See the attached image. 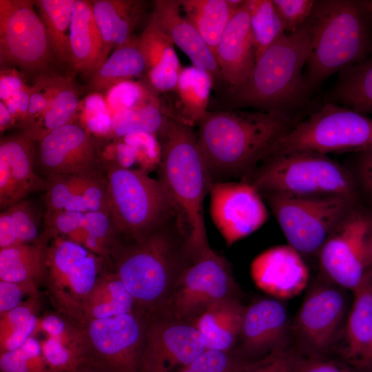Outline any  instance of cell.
<instances>
[{
	"mask_svg": "<svg viewBox=\"0 0 372 372\" xmlns=\"http://www.w3.org/2000/svg\"><path fill=\"white\" fill-rule=\"evenodd\" d=\"M329 102L363 114H372V52L338 72Z\"/></svg>",
	"mask_w": 372,
	"mask_h": 372,
	"instance_id": "32",
	"label": "cell"
},
{
	"mask_svg": "<svg viewBox=\"0 0 372 372\" xmlns=\"http://www.w3.org/2000/svg\"><path fill=\"white\" fill-rule=\"evenodd\" d=\"M39 333H43L45 335L50 336L85 355V338L83 326L59 313H46L40 317Z\"/></svg>",
	"mask_w": 372,
	"mask_h": 372,
	"instance_id": "40",
	"label": "cell"
},
{
	"mask_svg": "<svg viewBox=\"0 0 372 372\" xmlns=\"http://www.w3.org/2000/svg\"><path fill=\"white\" fill-rule=\"evenodd\" d=\"M79 93L72 79L48 73V94L39 118L21 131L37 142L54 130L74 122L79 110Z\"/></svg>",
	"mask_w": 372,
	"mask_h": 372,
	"instance_id": "28",
	"label": "cell"
},
{
	"mask_svg": "<svg viewBox=\"0 0 372 372\" xmlns=\"http://www.w3.org/2000/svg\"><path fill=\"white\" fill-rule=\"evenodd\" d=\"M36 142L24 132L0 141V208L3 211L29 194L45 191L47 180L36 170Z\"/></svg>",
	"mask_w": 372,
	"mask_h": 372,
	"instance_id": "19",
	"label": "cell"
},
{
	"mask_svg": "<svg viewBox=\"0 0 372 372\" xmlns=\"http://www.w3.org/2000/svg\"><path fill=\"white\" fill-rule=\"evenodd\" d=\"M85 213L60 210L45 211L43 233L50 239L56 236L69 237L83 227Z\"/></svg>",
	"mask_w": 372,
	"mask_h": 372,
	"instance_id": "49",
	"label": "cell"
},
{
	"mask_svg": "<svg viewBox=\"0 0 372 372\" xmlns=\"http://www.w3.org/2000/svg\"><path fill=\"white\" fill-rule=\"evenodd\" d=\"M50 239L43 233L34 242L0 249V280L31 282L47 281V251Z\"/></svg>",
	"mask_w": 372,
	"mask_h": 372,
	"instance_id": "29",
	"label": "cell"
},
{
	"mask_svg": "<svg viewBox=\"0 0 372 372\" xmlns=\"http://www.w3.org/2000/svg\"><path fill=\"white\" fill-rule=\"evenodd\" d=\"M311 40L308 21L283 35L256 60L242 84L227 89V101L234 108L253 107L294 121L290 112L303 106L311 94L303 73Z\"/></svg>",
	"mask_w": 372,
	"mask_h": 372,
	"instance_id": "4",
	"label": "cell"
},
{
	"mask_svg": "<svg viewBox=\"0 0 372 372\" xmlns=\"http://www.w3.org/2000/svg\"><path fill=\"white\" fill-rule=\"evenodd\" d=\"M83 176L59 175L48 178L45 190V211L66 210L81 194Z\"/></svg>",
	"mask_w": 372,
	"mask_h": 372,
	"instance_id": "42",
	"label": "cell"
},
{
	"mask_svg": "<svg viewBox=\"0 0 372 372\" xmlns=\"http://www.w3.org/2000/svg\"><path fill=\"white\" fill-rule=\"evenodd\" d=\"M209 194L211 219L228 246L251 234L267 220L262 197L249 183L216 182Z\"/></svg>",
	"mask_w": 372,
	"mask_h": 372,
	"instance_id": "18",
	"label": "cell"
},
{
	"mask_svg": "<svg viewBox=\"0 0 372 372\" xmlns=\"http://www.w3.org/2000/svg\"><path fill=\"white\" fill-rule=\"evenodd\" d=\"M246 363L230 352L206 349L178 372H238Z\"/></svg>",
	"mask_w": 372,
	"mask_h": 372,
	"instance_id": "45",
	"label": "cell"
},
{
	"mask_svg": "<svg viewBox=\"0 0 372 372\" xmlns=\"http://www.w3.org/2000/svg\"><path fill=\"white\" fill-rule=\"evenodd\" d=\"M105 258L63 236L50 239L47 251V287L58 312L83 326V307Z\"/></svg>",
	"mask_w": 372,
	"mask_h": 372,
	"instance_id": "10",
	"label": "cell"
},
{
	"mask_svg": "<svg viewBox=\"0 0 372 372\" xmlns=\"http://www.w3.org/2000/svg\"><path fill=\"white\" fill-rule=\"evenodd\" d=\"M260 194L357 198L352 176L327 154L298 152L269 158L243 176Z\"/></svg>",
	"mask_w": 372,
	"mask_h": 372,
	"instance_id": "6",
	"label": "cell"
},
{
	"mask_svg": "<svg viewBox=\"0 0 372 372\" xmlns=\"http://www.w3.org/2000/svg\"><path fill=\"white\" fill-rule=\"evenodd\" d=\"M75 0H39L34 1L44 23L53 56L71 64L70 25Z\"/></svg>",
	"mask_w": 372,
	"mask_h": 372,
	"instance_id": "36",
	"label": "cell"
},
{
	"mask_svg": "<svg viewBox=\"0 0 372 372\" xmlns=\"http://www.w3.org/2000/svg\"><path fill=\"white\" fill-rule=\"evenodd\" d=\"M234 285L228 262L209 247L191 258L161 313L192 322L209 304L234 297Z\"/></svg>",
	"mask_w": 372,
	"mask_h": 372,
	"instance_id": "12",
	"label": "cell"
},
{
	"mask_svg": "<svg viewBox=\"0 0 372 372\" xmlns=\"http://www.w3.org/2000/svg\"><path fill=\"white\" fill-rule=\"evenodd\" d=\"M368 254L372 268V216H370V228L367 240Z\"/></svg>",
	"mask_w": 372,
	"mask_h": 372,
	"instance_id": "59",
	"label": "cell"
},
{
	"mask_svg": "<svg viewBox=\"0 0 372 372\" xmlns=\"http://www.w3.org/2000/svg\"><path fill=\"white\" fill-rule=\"evenodd\" d=\"M247 5L256 61L269 47L287 33L272 0H247Z\"/></svg>",
	"mask_w": 372,
	"mask_h": 372,
	"instance_id": "38",
	"label": "cell"
},
{
	"mask_svg": "<svg viewBox=\"0 0 372 372\" xmlns=\"http://www.w3.org/2000/svg\"><path fill=\"white\" fill-rule=\"evenodd\" d=\"M83 228L88 234L100 241L110 254L121 237L110 213L106 211L85 213Z\"/></svg>",
	"mask_w": 372,
	"mask_h": 372,
	"instance_id": "47",
	"label": "cell"
},
{
	"mask_svg": "<svg viewBox=\"0 0 372 372\" xmlns=\"http://www.w3.org/2000/svg\"><path fill=\"white\" fill-rule=\"evenodd\" d=\"M215 58L223 81L228 88L240 86L251 72L256 54L247 0L238 8L223 32Z\"/></svg>",
	"mask_w": 372,
	"mask_h": 372,
	"instance_id": "22",
	"label": "cell"
},
{
	"mask_svg": "<svg viewBox=\"0 0 372 372\" xmlns=\"http://www.w3.org/2000/svg\"><path fill=\"white\" fill-rule=\"evenodd\" d=\"M158 138V180L171 201L190 256H196L210 247L203 201L214 183L192 125L171 118Z\"/></svg>",
	"mask_w": 372,
	"mask_h": 372,
	"instance_id": "2",
	"label": "cell"
},
{
	"mask_svg": "<svg viewBox=\"0 0 372 372\" xmlns=\"http://www.w3.org/2000/svg\"><path fill=\"white\" fill-rule=\"evenodd\" d=\"M140 372H178L207 349L189 322L158 313L145 318Z\"/></svg>",
	"mask_w": 372,
	"mask_h": 372,
	"instance_id": "16",
	"label": "cell"
},
{
	"mask_svg": "<svg viewBox=\"0 0 372 372\" xmlns=\"http://www.w3.org/2000/svg\"><path fill=\"white\" fill-rule=\"evenodd\" d=\"M294 358L284 349H279L255 362H247L238 372H293Z\"/></svg>",
	"mask_w": 372,
	"mask_h": 372,
	"instance_id": "52",
	"label": "cell"
},
{
	"mask_svg": "<svg viewBox=\"0 0 372 372\" xmlns=\"http://www.w3.org/2000/svg\"><path fill=\"white\" fill-rule=\"evenodd\" d=\"M95 22L109 52L113 46H124L132 41V32L142 12V3L131 0L91 1Z\"/></svg>",
	"mask_w": 372,
	"mask_h": 372,
	"instance_id": "30",
	"label": "cell"
},
{
	"mask_svg": "<svg viewBox=\"0 0 372 372\" xmlns=\"http://www.w3.org/2000/svg\"><path fill=\"white\" fill-rule=\"evenodd\" d=\"M145 326L137 311L87 321L83 364L100 372H140Z\"/></svg>",
	"mask_w": 372,
	"mask_h": 372,
	"instance_id": "11",
	"label": "cell"
},
{
	"mask_svg": "<svg viewBox=\"0 0 372 372\" xmlns=\"http://www.w3.org/2000/svg\"><path fill=\"white\" fill-rule=\"evenodd\" d=\"M372 149V118L331 102L296 123L269 148L264 161L286 154H323Z\"/></svg>",
	"mask_w": 372,
	"mask_h": 372,
	"instance_id": "8",
	"label": "cell"
},
{
	"mask_svg": "<svg viewBox=\"0 0 372 372\" xmlns=\"http://www.w3.org/2000/svg\"><path fill=\"white\" fill-rule=\"evenodd\" d=\"M109 212L121 236L141 239L176 216L158 180L105 159Z\"/></svg>",
	"mask_w": 372,
	"mask_h": 372,
	"instance_id": "7",
	"label": "cell"
},
{
	"mask_svg": "<svg viewBox=\"0 0 372 372\" xmlns=\"http://www.w3.org/2000/svg\"><path fill=\"white\" fill-rule=\"evenodd\" d=\"M110 256L113 271L132 295L136 310L162 312L191 258L176 216L138 240L118 241Z\"/></svg>",
	"mask_w": 372,
	"mask_h": 372,
	"instance_id": "1",
	"label": "cell"
},
{
	"mask_svg": "<svg viewBox=\"0 0 372 372\" xmlns=\"http://www.w3.org/2000/svg\"><path fill=\"white\" fill-rule=\"evenodd\" d=\"M34 1H0V61L30 72H44L53 56Z\"/></svg>",
	"mask_w": 372,
	"mask_h": 372,
	"instance_id": "13",
	"label": "cell"
},
{
	"mask_svg": "<svg viewBox=\"0 0 372 372\" xmlns=\"http://www.w3.org/2000/svg\"><path fill=\"white\" fill-rule=\"evenodd\" d=\"M293 372H359L355 369L324 360L312 355L309 358L295 355Z\"/></svg>",
	"mask_w": 372,
	"mask_h": 372,
	"instance_id": "53",
	"label": "cell"
},
{
	"mask_svg": "<svg viewBox=\"0 0 372 372\" xmlns=\"http://www.w3.org/2000/svg\"><path fill=\"white\" fill-rule=\"evenodd\" d=\"M70 46L71 65L90 78L107 59L109 52L95 22L91 1L75 0Z\"/></svg>",
	"mask_w": 372,
	"mask_h": 372,
	"instance_id": "26",
	"label": "cell"
},
{
	"mask_svg": "<svg viewBox=\"0 0 372 372\" xmlns=\"http://www.w3.org/2000/svg\"><path fill=\"white\" fill-rule=\"evenodd\" d=\"M214 85L211 76L194 65L182 68L176 87L178 115L177 119L193 125L207 113L209 96Z\"/></svg>",
	"mask_w": 372,
	"mask_h": 372,
	"instance_id": "34",
	"label": "cell"
},
{
	"mask_svg": "<svg viewBox=\"0 0 372 372\" xmlns=\"http://www.w3.org/2000/svg\"><path fill=\"white\" fill-rule=\"evenodd\" d=\"M342 288L324 280L313 285L294 319L293 330L312 355L329 350L344 324L347 307Z\"/></svg>",
	"mask_w": 372,
	"mask_h": 372,
	"instance_id": "17",
	"label": "cell"
},
{
	"mask_svg": "<svg viewBox=\"0 0 372 372\" xmlns=\"http://www.w3.org/2000/svg\"><path fill=\"white\" fill-rule=\"evenodd\" d=\"M96 135L75 121L50 132L36 147V170L44 179L59 175L106 174Z\"/></svg>",
	"mask_w": 372,
	"mask_h": 372,
	"instance_id": "14",
	"label": "cell"
},
{
	"mask_svg": "<svg viewBox=\"0 0 372 372\" xmlns=\"http://www.w3.org/2000/svg\"><path fill=\"white\" fill-rule=\"evenodd\" d=\"M70 372H100V371L93 368H91L85 364H82L78 369Z\"/></svg>",
	"mask_w": 372,
	"mask_h": 372,
	"instance_id": "60",
	"label": "cell"
},
{
	"mask_svg": "<svg viewBox=\"0 0 372 372\" xmlns=\"http://www.w3.org/2000/svg\"><path fill=\"white\" fill-rule=\"evenodd\" d=\"M25 296H39V285L0 280V316L22 304Z\"/></svg>",
	"mask_w": 372,
	"mask_h": 372,
	"instance_id": "51",
	"label": "cell"
},
{
	"mask_svg": "<svg viewBox=\"0 0 372 372\" xmlns=\"http://www.w3.org/2000/svg\"><path fill=\"white\" fill-rule=\"evenodd\" d=\"M250 273L257 287L276 299L299 295L309 278L301 254L289 245L273 247L260 253L253 260Z\"/></svg>",
	"mask_w": 372,
	"mask_h": 372,
	"instance_id": "20",
	"label": "cell"
},
{
	"mask_svg": "<svg viewBox=\"0 0 372 372\" xmlns=\"http://www.w3.org/2000/svg\"><path fill=\"white\" fill-rule=\"evenodd\" d=\"M358 173L363 189L372 200V149L360 152Z\"/></svg>",
	"mask_w": 372,
	"mask_h": 372,
	"instance_id": "56",
	"label": "cell"
},
{
	"mask_svg": "<svg viewBox=\"0 0 372 372\" xmlns=\"http://www.w3.org/2000/svg\"><path fill=\"white\" fill-rule=\"evenodd\" d=\"M170 118L155 98L137 108L114 114L112 116V131L118 137L140 131L158 137Z\"/></svg>",
	"mask_w": 372,
	"mask_h": 372,
	"instance_id": "37",
	"label": "cell"
},
{
	"mask_svg": "<svg viewBox=\"0 0 372 372\" xmlns=\"http://www.w3.org/2000/svg\"><path fill=\"white\" fill-rule=\"evenodd\" d=\"M288 329L285 306L276 298H263L245 307L240 335L243 354L264 357L284 349Z\"/></svg>",
	"mask_w": 372,
	"mask_h": 372,
	"instance_id": "21",
	"label": "cell"
},
{
	"mask_svg": "<svg viewBox=\"0 0 372 372\" xmlns=\"http://www.w3.org/2000/svg\"><path fill=\"white\" fill-rule=\"evenodd\" d=\"M307 21L311 40L304 76L311 93L372 52V19L362 0H316Z\"/></svg>",
	"mask_w": 372,
	"mask_h": 372,
	"instance_id": "5",
	"label": "cell"
},
{
	"mask_svg": "<svg viewBox=\"0 0 372 372\" xmlns=\"http://www.w3.org/2000/svg\"><path fill=\"white\" fill-rule=\"evenodd\" d=\"M26 85L14 70H1L0 99L5 102L14 94L22 90Z\"/></svg>",
	"mask_w": 372,
	"mask_h": 372,
	"instance_id": "55",
	"label": "cell"
},
{
	"mask_svg": "<svg viewBox=\"0 0 372 372\" xmlns=\"http://www.w3.org/2000/svg\"><path fill=\"white\" fill-rule=\"evenodd\" d=\"M0 372H51L37 337L17 349L0 353Z\"/></svg>",
	"mask_w": 372,
	"mask_h": 372,
	"instance_id": "39",
	"label": "cell"
},
{
	"mask_svg": "<svg viewBox=\"0 0 372 372\" xmlns=\"http://www.w3.org/2000/svg\"><path fill=\"white\" fill-rule=\"evenodd\" d=\"M295 124L258 110L208 111L198 124L197 137L213 183L249 173Z\"/></svg>",
	"mask_w": 372,
	"mask_h": 372,
	"instance_id": "3",
	"label": "cell"
},
{
	"mask_svg": "<svg viewBox=\"0 0 372 372\" xmlns=\"http://www.w3.org/2000/svg\"><path fill=\"white\" fill-rule=\"evenodd\" d=\"M85 127L94 134H103L112 130V115L105 97L100 93L92 92L83 103Z\"/></svg>",
	"mask_w": 372,
	"mask_h": 372,
	"instance_id": "46",
	"label": "cell"
},
{
	"mask_svg": "<svg viewBox=\"0 0 372 372\" xmlns=\"http://www.w3.org/2000/svg\"><path fill=\"white\" fill-rule=\"evenodd\" d=\"M372 270V269H371ZM354 291L344 326L343 355L358 371L371 372L372 353V273Z\"/></svg>",
	"mask_w": 372,
	"mask_h": 372,
	"instance_id": "24",
	"label": "cell"
},
{
	"mask_svg": "<svg viewBox=\"0 0 372 372\" xmlns=\"http://www.w3.org/2000/svg\"><path fill=\"white\" fill-rule=\"evenodd\" d=\"M18 245L10 216L7 209L0 214V249Z\"/></svg>",
	"mask_w": 372,
	"mask_h": 372,
	"instance_id": "57",
	"label": "cell"
},
{
	"mask_svg": "<svg viewBox=\"0 0 372 372\" xmlns=\"http://www.w3.org/2000/svg\"><path fill=\"white\" fill-rule=\"evenodd\" d=\"M287 34L301 28L309 19L316 0H272Z\"/></svg>",
	"mask_w": 372,
	"mask_h": 372,
	"instance_id": "50",
	"label": "cell"
},
{
	"mask_svg": "<svg viewBox=\"0 0 372 372\" xmlns=\"http://www.w3.org/2000/svg\"><path fill=\"white\" fill-rule=\"evenodd\" d=\"M147 72L145 58L137 46L136 40L116 48L90 78L92 92H107L115 84L131 80Z\"/></svg>",
	"mask_w": 372,
	"mask_h": 372,
	"instance_id": "35",
	"label": "cell"
},
{
	"mask_svg": "<svg viewBox=\"0 0 372 372\" xmlns=\"http://www.w3.org/2000/svg\"><path fill=\"white\" fill-rule=\"evenodd\" d=\"M363 3L372 19V0H362Z\"/></svg>",
	"mask_w": 372,
	"mask_h": 372,
	"instance_id": "61",
	"label": "cell"
},
{
	"mask_svg": "<svg viewBox=\"0 0 372 372\" xmlns=\"http://www.w3.org/2000/svg\"><path fill=\"white\" fill-rule=\"evenodd\" d=\"M290 246L300 254H318L333 231L355 210V197H300L260 194Z\"/></svg>",
	"mask_w": 372,
	"mask_h": 372,
	"instance_id": "9",
	"label": "cell"
},
{
	"mask_svg": "<svg viewBox=\"0 0 372 372\" xmlns=\"http://www.w3.org/2000/svg\"><path fill=\"white\" fill-rule=\"evenodd\" d=\"M15 121L8 110L6 105L1 101L0 102V130L1 132L5 131L6 129H8L13 125H14Z\"/></svg>",
	"mask_w": 372,
	"mask_h": 372,
	"instance_id": "58",
	"label": "cell"
},
{
	"mask_svg": "<svg viewBox=\"0 0 372 372\" xmlns=\"http://www.w3.org/2000/svg\"><path fill=\"white\" fill-rule=\"evenodd\" d=\"M81 196L85 213L109 212V189L106 174L83 176Z\"/></svg>",
	"mask_w": 372,
	"mask_h": 372,
	"instance_id": "48",
	"label": "cell"
},
{
	"mask_svg": "<svg viewBox=\"0 0 372 372\" xmlns=\"http://www.w3.org/2000/svg\"><path fill=\"white\" fill-rule=\"evenodd\" d=\"M38 340L43 358L51 372H70L84 363L85 355L83 352L48 335Z\"/></svg>",
	"mask_w": 372,
	"mask_h": 372,
	"instance_id": "43",
	"label": "cell"
},
{
	"mask_svg": "<svg viewBox=\"0 0 372 372\" xmlns=\"http://www.w3.org/2000/svg\"><path fill=\"white\" fill-rule=\"evenodd\" d=\"M146 64L147 79L154 91H174L182 67L174 44L153 17L136 39Z\"/></svg>",
	"mask_w": 372,
	"mask_h": 372,
	"instance_id": "25",
	"label": "cell"
},
{
	"mask_svg": "<svg viewBox=\"0 0 372 372\" xmlns=\"http://www.w3.org/2000/svg\"><path fill=\"white\" fill-rule=\"evenodd\" d=\"M181 11L215 56L220 37L245 0H178Z\"/></svg>",
	"mask_w": 372,
	"mask_h": 372,
	"instance_id": "31",
	"label": "cell"
},
{
	"mask_svg": "<svg viewBox=\"0 0 372 372\" xmlns=\"http://www.w3.org/2000/svg\"><path fill=\"white\" fill-rule=\"evenodd\" d=\"M372 371V353H371V372Z\"/></svg>",
	"mask_w": 372,
	"mask_h": 372,
	"instance_id": "62",
	"label": "cell"
},
{
	"mask_svg": "<svg viewBox=\"0 0 372 372\" xmlns=\"http://www.w3.org/2000/svg\"><path fill=\"white\" fill-rule=\"evenodd\" d=\"M245 308L229 297L209 304L194 320L207 349L230 352L240 338Z\"/></svg>",
	"mask_w": 372,
	"mask_h": 372,
	"instance_id": "27",
	"label": "cell"
},
{
	"mask_svg": "<svg viewBox=\"0 0 372 372\" xmlns=\"http://www.w3.org/2000/svg\"><path fill=\"white\" fill-rule=\"evenodd\" d=\"M370 216L352 212L329 236L318 251L326 280L354 291L371 270L367 240Z\"/></svg>",
	"mask_w": 372,
	"mask_h": 372,
	"instance_id": "15",
	"label": "cell"
},
{
	"mask_svg": "<svg viewBox=\"0 0 372 372\" xmlns=\"http://www.w3.org/2000/svg\"><path fill=\"white\" fill-rule=\"evenodd\" d=\"M152 17L190 59L193 65L208 72L214 83L223 81L216 59L208 45L183 14L178 0H156Z\"/></svg>",
	"mask_w": 372,
	"mask_h": 372,
	"instance_id": "23",
	"label": "cell"
},
{
	"mask_svg": "<svg viewBox=\"0 0 372 372\" xmlns=\"http://www.w3.org/2000/svg\"><path fill=\"white\" fill-rule=\"evenodd\" d=\"M30 92V86L26 85L19 92L5 102H3L7 107L14 121L18 122L19 126L23 123L28 114Z\"/></svg>",
	"mask_w": 372,
	"mask_h": 372,
	"instance_id": "54",
	"label": "cell"
},
{
	"mask_svg": "<svg viewBox=\"0 0 372 372\" xmlns=\"http://www.w3.org/2000/svg\"><path fill=\"white\" fill-rule=\"evenodd\" d=\"M8 210L15 232L18 245L30 244L41 236L40 216L32 203L21 200L6 209Z\"/></svg>",
	"mask_w": 372,
	"mask_h": 372,
	"instance_id": "44",
	"label": "cell"
},
{
	"mask_svg": "<svg viewBox=\"0 0 372 372\" xmlns=\"http://www.w3.org/2000/svg\"><path fill=\"white\" fill-rule=\"evenodd\" d=\"M105 93V99L112 116L137 108L155 99L143 84L132 79L118 82Z\"/></svg>",
	"mask_w": 372,
	"mask_h": 372,
	"instance_id": "41",
	"label": "cell"
},
{
	"mask_svg": "<svg viewBox=\"0 0 372 372\" xmlns=\"http://www.w3.org/2000/svg\"><path fill=\"white\" fill-rule=\"evenodd\" d=\"M134 311V300L123 283L113 271L103 270L84 304V324Z\"/></svg>",
	"mask_w": 372,
	"mask_h": 372,
	"instance_id": "33",
	"label": "cell"
}]
</instances>
